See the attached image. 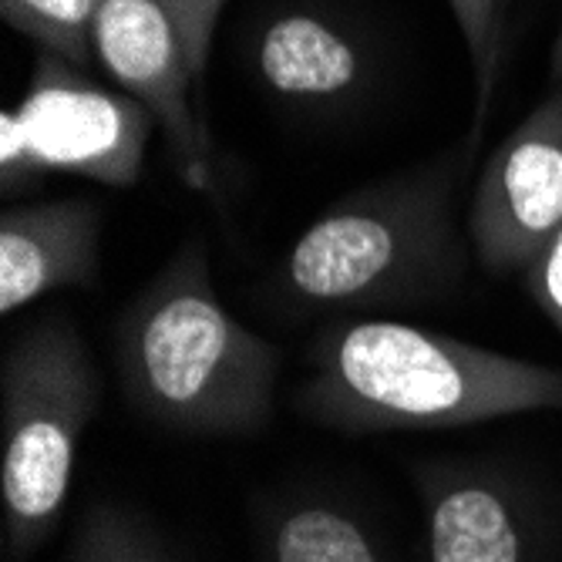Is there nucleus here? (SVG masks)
I'll use <instances>...</instances> for the list:
<instances>
[{
    "mask_svg": "<svg viewBox=\"0 0 562 562\" xmlns=\"http://www.w3.org/2000/svg\"><path fill=\"white\" fill-rule=\"evenodd\" d=\"M293 407L344 435L469 428L562 412V371L397 321H350L306 350Z\"/></svg>",
    "mask_w": 562,
    "mask_h": 562,
    "instance_id": "f257e3e1",
    "label": "nucleus"
},
{
    "mask_svg": "<svg viewBox=\"0 0 562 562\" xmlns=\"http://www.w3.org/2000/svg\"><path fill=\"white\" fill-rule=\"evenodd\" d=\"M115 368L125 404L162 431L252 438L270 428L280 350L223 306L202 236L125 303Z\"/></svg>",
    "mask_w": 562,
    "mask_h": 562,
    "instance_id": "f03ea898",
    "label": "nucleus"
},
{
    "mask_svg": "<svg viewBox=\"0 0 562 562\" xmlns=\"http://www.w3.org/2000/svg\"><path fill=\"white\" fill-rule=\"evenodd\" d=\"M469 145L353 189L321 213L273 277L296 311H368L438 300L465 277V246L454 220Z\"/></svg>",
    "mask_w": 562,
    "mask_h": 562,
    "instance_id": "7ed1b4c3",
    "label": "nucleus"
},
{
    "mask_svg": "<svg viewBox=\"0 0 562 562\" xmlns=\"http://www.w3.org/2000/svg\"><path fill=\"white\" fill-rule=\"evenodd\" d=\"M101 404V378L78 327L44 317L21 330L0 364V502L8 562L31 559L58 529L81 431Z\"/></svg>",
    "mask_w": 562,
    "mask_h": 562,
    "instance_id": "20e7f679",
    "label": "nucleus"
},
{
    "mask_svg": "<svg viewBox=\"0 0 562 562\" xmlns=\"http://www.w3.org/2000/svg\"><path fill=\"white\" fill-rule=\"evenodd\" d=\"M14 112L37 176L75 172L119 189L138 182L156 132V119L142 101L98 85L55 50H37L27 94Z\"/></svg>",
    "mask_w": 562,
    "mask_h": 562,
    "instance_id": "39448f33",
    "label": "nucleus"
},
{
    "mask_svg": "<svg viewBox=\"0 0 562 562\" xmlns=\"http://www.w3.org/2000/svg\"><path fill=\"white\" fill-rule=\"evenodd\" d=\"M425 562H555V532L526 475L485 458H438L412 472Z\"/></svg>",
    "mask_w": 562,
    "mask_h": 562,
    "instance_id": "423d86ee",
    "label": "nucleus"
},
{
    "mask_svg": "<svg viewBox=\"0 0 562 562\" xmlns=\"http://www.w3.org/2000/svg\"><path fill=\"white\" fill-rule=\"evenodd\" d=\"M562 226V85L513 128L482 169L469 239L485 273H526Z\"/></svg>",
    "mask_w": 562,
    "mask_h": 562,
    "instance_id": "0eeeda50",
    "label": "nucleus"
},
{
    "mask_svg": "<svg viewBox=\"0 0 562 562\" xmlns=\"http://www.w3.org/2000/svg\"><path fill=\"white\" fill-rule=\"evenodd\" d=\"M91 47L94 65L151 112L172 148L179 179L195 192H210V132L195 112L199 88L186 37L162 0H98Z\"/></svg>",
    "mask_w": 562,
    "mask_h": 562,
    "instance_id": "6e6552de",
    "label": "nucleus"
},
{
    "mask_svg": "<svg viewBox=\"0 0 562 562\" xmlns=\"http://www.w3.org/2000/svg\"><path fill=\"white\" fill-rule=\"evenodd\" d=\"M101 223L94 199H47L0 213V314L11 317L44 293L94 286L101 273Z\"/></svg>",
    "mask_w": 562,
    "mask_h": 562,
    "instance_id": "1a4fd4ad",
    "label": "nucleus"
},
{
    "mask_svg": "<svg viewBox=\"0 0 562 562\" xmlns=\"http://www.w3.org/2000/svg\"><path fill=\"white\" fill-rule=\"evenodd\" d=\"M257 75L290 101H337L361 88L368 58L344 27L324 14L286 11L252 41Z\"/></svg>",
    "mask_w": 562,
    "mask_h": 562,
    "instance_id": "9d476101",
    "label": "nucleus"
},
{
    "mask_svg": "<svg viewBox=\"0 0 562 562\" xmlns=\"http://www.w3.org/2000/svg\"><path fill=\"white\" fill-rule=\"evenodd\" d=\"M257 562H394L361 508L327 492H283L257 505Z\"/></svg>",
    "mask_w": 562,
    "mask_h": 562,
    "instance_id": "9b49d317",
    "label": "nucleus"
},
{
    "mask_svg": "<svg viewBox=\"0 0 562 562\" xmlns=\"http://www.w3.org/2000/svg\"><path fill=\"white\" fill-rule=\"evenodd\" d=\"M65 562H182L142 519L112 502H91L68 542Z\"/></svg>",
    "mask_w": 562,
    "mask_h": 562,
    "instance_id": "f8f14e48",
    "label": "nucleus"
},
{
    "mask_svg": "<svg viewBox=\"0 0 562 562\" xmlns=\"http://www.w3.org/2000/svg\"><path fill=\"white\" fill-rule=\"evenodd\" d=\"M98 0H0V18L41 50H55L78 68L94 65L91 27Z\"/></svg>",
    "mask_w": 562,
    "mask_h": 562,
    "instance_id": "ddd939ff",
    "label": "nucleus"
},
{
    "mask_svg": "<svg viewBox=\"0 0 562 562\" xmlns=\"http://www.w3.org/2000/svg\"><path fill=\"white\" fill-rule=\"evenodd\" d=\"M451 18L469 44V58L475 71V119L465 138L469 151L475 156V145L485 132L488 109L495 98V81L502 68V37H505V0H448Z\"/></svg>",
    "mask_w": 562,
    "mask_h": 562,
    "instance_id": "4468645a",
    "label": "nucleus"
},
{
    "mask_svg": "<svg viewBox=\"0 0 562 562\" xmlns=\"http://www.w3.org/2000/svg\"><path fill=\"white\" fill-rule=\"evenodd\" d=\"M162 4L186 37L192 78H195V88L202 98V81H206V68H210L213 34H216V21L226 8V0H162Z\"/></svg>",
    "mask_w": 562,
    "mask_h": 562,
    "instance_id": "2eb2a0df",
    "label": "nucleus"
},
{
    "mask_svg": "<svg viewBox=\"0 0 562 562\" xmlns=\"http://www.w3.org/2000/svg\"><path fill=\"white\" fill-rule=\"evenodd\" d=\"M522 286L562 337V226L552 236V243L542 249V257L522 273Z\"/></svg>",
    "mask_w": 562,
    "mask_h": 562,
    "instance_id": "dca6fc26",
    "label": "nucleus"
},
{
    "mask_svg": "<svg viewBox=\"0 0 562 562\" xmlns=\"http://www.w3.org/2000/svg\"><path fill=\"white\" fill-rule=\"evenodd\" d=\"M34 176L37 172L31 166V151H27L21 119L14 109H8L0 115V182H4V192L11 195L14 189H24Z\"/></svg>",
    "mask_w": 562,
    "mask_h": 562,
    "instance_id": "f3484780",
    "label": "nucleus"
},
{
    "mask_svg": "<svg viewBox=\"0 0 562 562\" xmlns=\"http://www.w3.org/2000/svg\"><path fill=\"white\" fill-rule=\"evenodd\" d=\"M549 78H552V85H562V0H559V31H555L552 50H549Z\"/></svg>",
    "mask_w": 562,
    "mask_h": 562,
    "instance_id": "a211bd4d",
    "label": "nucleus"
},
{
    "mask_svg": "<svg viewBox=\"0 0 562 562\" xmlns=\"http://www.w3.org/2000/svg\"><path fill=\"white\" fill-rule=\"evenodd\" d=\"M508 4H513V0H505V8H508Z\"/></svg>",
    "mask_w": 562,
    "mask_h": 562,
    "instance_id": "6ab92c4d",
    "label": "nucleus"
}]
</instances>
